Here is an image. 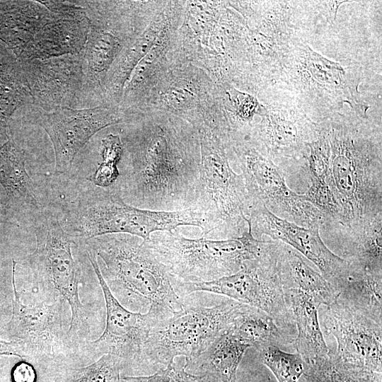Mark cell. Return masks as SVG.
Returning a JSON list of instances; mask_svg holds the SVG:
<instances>
[{
  "label": "cell",
  "mask_w": 382,
  "mask_h": 382,
  "mask_svg": "<svg viewBox=\"0 0 382 382\" xmlns=\"http://www.w3.org/2000/svg\"><path fill=\"white\" fill-rule=\"evenodd\" d=\"M120 138L127 160L112 187L126 203L158 212L195 208L201 156L194 128L168 119L149 120L129 125Z\"/></svg>",
  "instance_id": "obj_1"
},
{
  "label": "cell",
  "mask_w": 382,
  "mask_h": 382,
  "mask_svg": "<svg viewBox=\"0 0 382 382\" xmlns=\"http://www.w3.org/2000/svg\"><path fill=\"white\" fill-rule=\"evenodd\" d=\"M103 262L100 270L111 292L125 308L146 311L151 306L174 313L183 306L175 291L179 282L140 238L115 233L85 241Z\"/></svg>",
  "instance_id": "obj_2"
},
{
  "label": "cell",
  "mask_w": 382,
  "mask_h": 382,
  "mask_svg": "<svg viewBox=\"0 0 382 382\" xmlns=\"http://www.w3.org/2000/svg\"><path fill=\"white\" fill-rule=\"evenodd\" d=\"M70 219L74 236L83 241L115 233L146 241L154 232L171 231L181 226L200 228L204 238L210 231L207 217L197 208L177 212L142 209L126 203L113 187L95 185L80 193Z\"/></svg>",
  "instance_id": "obj_3"
},
{
  "label": "cell",
  "mask_w": 382,
  "mask_h": 382,
  "mask_svg": "<svg viewBox=\"0 0 382 382\" xmlns=\"http://www.w3.org/2000/svg\"><path fill=\"white\" fill-rule=\"evenodd\" d=\"M35 250L28 261L46 302L62 301L71 308L68 334L74 342L88 332V312L79 297L81 268L72 253L75 237L63 228L57 215L41 209L35 215Z\"/></svg>",
  "instance_id": "obj_4"
},
{
  "label": "cell",
  "mask_w": 382,
  "mask_h": 382,
  "mask_svg": "<svg viewBox=\"0 0 382 382\" xmlns=\"http://www.w3.org/2000/svg\"><path fill=\"white\" fill-rule=\"evenodd\" d=\"M263 241L255 238L249 227L241 237L224 240L187 238L177 228L154 232L143 241L183 283L210 282L235 274L245 261L260 255Z\"/></svg>",
  "instance_id": "obj_5"
},
{
  "label": "cell",
  "mask_w": 382,
  "mask_h": 382,
  "mask_svg": "<svg viewBox=\"0 0 382 382\" xmlns=\"http://www.w3.org/2000/svg\"><path fill=\"white\" fill-rule=\"evenodd\" d=\"M200 147V178L195 208L207 219L208 237H241L248 230L251 207L243 175L231 168L226 156L221 132L198 130Z\"/></svg>",
  "instance_id": "obj_6"
},
{
  "label": "cell",
  "mask_w": 382,
  "mask_h": 382,
  "mask_svg": "<svg viewBox=\"0 0 382 382\" xmlns=\"http://www.w3.org/2000/svg\"><path fill=\"white\" fill-rule=\"evenodd\" d=\"M240 303L232 299L204 307L185 301L176 312L161 318L151 329L139 364L154 371L166 368L173 359L190 361L216 338L228 331Z\"/></svg>",
  "instance_id": "obj_7"
},
{
  "label": "cell",
  "mask_w": 382,
  "mask_h": 382,
  "mask_svg": "<svg viewBox=\"0 0 382 382\" xmlns=\"http://www.w3.org/2000/svg\"><path fill=\"white\" fill-rule=\"evenodd\" d=\"M78 1L86 11L89 25L82 51L87 108L103 105V86L110 68L141 33L137 2Z\"/></svg>",
  "instance_id": "obj_8"
},
{
  "label": "cell",
  "mask_w": 382,
  "mask_h": 382,
  "mask_svg": "<svg viewBox=\"0 0 382 382\" xmlns=\"http://www.w3.org/2000/svg\"><path fill=\"white\" fill-rule=\"evenodd\" d=\"M326 183L338 207L337 221L363 229L382 210L381 160L360 153L352 140L335 137Z\"/></svg>",
  "instance_id": "obj_9"
},
{
  "label": "cell",
  "mask_w": 382,
  "mask_h": 382,
  "mask_svg": "<svg viewBox=\"0 0 382 382\" xmlns=\"http://www.w3.org/2000/svg\"><path fill=\"white\" fill-rule=\"evenodd\" d=\"M174 288L183 297L198 291L224 295L230 299L259 308L283 328L294 322L287 308L280 277L277 244L264 241L260 255L244 262L233 274L216 280L177 282Z\"/></svg>",
  "instance_id": "obj_10"
},
{
  "label": "cell",
  "mask_w": 382,
  "mask_h": 382,
  "mask_svg": "<svg viewBox=\"0 0 382 382\" xmlns=\"http://www.w3.org/2000/svg\"><path fill=\"white\" fill-rule=\"evenodd\" d=\"M126 120L119 106L106 105L50 111L31 105L24 116L25 123L40 126L49 136L55 154V173L58 174L71 169L78 153L94 134Z\"/></svg>",
  "instance_id": "obj_11"
},
{
  "label": "cell",
  "mask_w": 382,
  "mask_h": 382,
  "mask_svg": "<svg viewBox=\"0 0 382 382\" xmlns=\"http://www.w3.org/2000/svg\"><path fill=\"white\" fill-rule=\"evenodd\" d=\"M86 251L103 291L106 307L105 330L90 345L98 354H110L120 358L122 366L125 364H139L151 329L161 318L170 313L152 306L144 313L132 312L123 306L106 284L95 253L88 248Z\"/></svg>",
  "instance_id": "obj_12"
},
{
  "label": "cell",
  "mask_w": 382,
  "mask_h": 382,
  "mask_svg": "<svg viewBox=\"0 0 382 382\" xmlns=\"http://www.w3.org/2000/svg\"><path fill=\"white\" fill-rule=\"evenodd\" d=\"M323 334L337 342L342 361L373 374L382 372V325L339 301L323 306L318 316Z\"/></svg>",
  "instance_id": "obj_13"
},
{
  "label": "cell",
  "mask_w": 382,
  "mask_h": 382,
  "mask_svg": "<svg viewBox=\"0 0 382 382\" xmlns=\"http://www.w3.org/2000/svg\"><path fill=\"white\" fill-rule=\"evenodd\" d=\"M16 262L12 261L11 317L6 325L10 340L20 342L26 356L48 355L64 352L74 343L68 334L64 317L66 302H42L35 306L23 303L15 280Z\"/></svg>",
  "instance_id": "obj_14"
},
{
  "label": "cell",
  "mask_w": 382,
  "mask_h": 382,
  "mask_svg": "<svg viewBox=\"0 0 382 382\" xmlns=\"http://www.w3.org/2000/svg\"><path fill=\"white\" fill-rule=\"evenodd\" d=\"M20 62L31 96V105L45 111L86 108L82 52Z\"/></svg>",
  "instance_id": "obj_15"
},
{
  "label": "cell",
  "mask_w": 382,
  "mask_h": 382,
  "mask_svg": "<svg viewBox=\"0 0 382 382\" xmlns=\"http://www.w3.org/2000/svg\"><path fill=\"white\" fill-rule=\"evenodd\" d=\"M241 167L249 197L273 214L288 216L294 224L306 228L319 227L325 216L303 194L291 190L277 166L253 151H245Z\"/></svg>",
  "instance_id": "obj_16"
},
{
  "label": "cell",
  "mask_w": 382,
  "mask_h": 382,
  "mask_svg": "<svg viewBox=\"0 0 382 382\" xmlns=\"http://www.w3.org/2000/svg\"><path fill=\"white\" fill-rule=\"evenodd\" d=\"M248 225L255 238L259 240L265 234L296 249L318 267L332 286L348 269L349 261L333 253L325 245L319 227L297 225L274 214L259 202L251 204Z\"/></svg>",
  "instance_id": "obj_17"
},
{
  "label": "cell",
  "mask_w": 382,
  "mask_h": 382,
  "mask_svg": "<svg viewBox=\"0 0 382 382\" xmlns=\"http://www.w3.org/2000/svg\"><path fill=\"white\" fill-rule=\"evenodd\" d=\"M43 2L50 11V18L19 61L76 54L84 49L89 29L84 8L78 1Z\"/></svg>",
  "instance_id": "obj_18"
},
{
  "label": "cell",
  "mask_w": 382,
  "mask_h": 382,
  "mask_svg": "<svg viewBox=\"0 0 382 382\" xmlns=\"http://www.w3.org/2000/svg\"><path fill=\"white\" fill-rule=\"evenodd\" d=\"M50 16L43 1H0V41L18 59Z\"/></svg>",
  "instance_id": "obj_19"
},
{
  "label": "cell",
  "mask_w": 382,
  "mask_h": 382,
  "mask_svg": "<svg viewBox=\"0 0 382 382\" xmlns=\"http://www.w3.org/2000/svg\"><path fill=\"white\" fill-rule=\"evenodd\" d=\"M381 278L349 260L347 271L332 287L337 301L382 325Z\"/></svg>",
  "instance_id": "obj_20"
},
{
  "label": "cell",
  "mask_w": 382,
  "mask_h": 382,
  "mask_svg": "<svg viewBox=\"0 0 382 382\" xmlns=\"http://www.w3.org/2000/svg\"><path fill=\"white\" fill-rule=\"evenodd\" d=\"M288 309L296 326L294 346L298 353L308 362L328 354V347L318 318L320 305L311 296L295 289H283Z\"/></svg>",
  "instance_id": "obj_21"
},
{
  "label": "cell",
  "mask_w": 382,
  "mask_h": 382,
  "mask_svg": "<svg viewBox=\"0 0 382 382\" xmlns=\"http://www.w3.org/2000/svg\"><path fill=\"white\" fill-rule=\"evenodd\" d=\"M278 261L283 289H295L312 296L320 306L337 301V294L303 257L286 245H277Z\"/></svg>",
  "instance_id": "obj_22"
},
{
  "label": "cell",
  "mask_w": 382,
  "mask_h": 382,
  "mask_svg": "<svg viewBox=\"0 0 382 382\" xmlns=\"http://www.w3.org/2000/svg\"><path fill=\"white\" fill-rule=\"evenodd\" d=\"M164 25L157 16L128 47L122 50L106 77L103 86V105L119 106L122 93L133 70L154 45Z\"/></svg>",
  "instance_id": "obj_23"
},
{
  "label": "cell",
  "mask_w": 382,
  "mask_h": 382,
  "mask_svg": "<svg viewBox=\"0 0 382 382\" xmlns=\"http://www.w3.org/2000/svg\"><path fill=\"white\" fill-rule=\"evenodd\" d=\"M251 347L229 332L216 338L197 357L187 361L186 370L196 375H210L220 382H236L242 359Z\"/></svg>",
  "instance_id": "obj_24"
},
{
  "label": "cell",
  "mask_w": 382,
  "mask_h": 382,
  "mask_svg": "<svg viewBox=\"0 0 382 382\" xmlns=\"http://www.w3.org/2000/svg\"><path fill=\"white\" fill-rule=\"evenodd\" d=\"M25 153L8 137L0 146V184L11 204L35 211L41 210L35 194L34 183L25 168Z\"/></svg>",
  "instance_id": "obj_25"
},
{
  "label": "cell",
  "mask_w": 382,
  "mask_h": 382,
  "mask_svg": "<svg viewBox=\"0 0 382 382\" xmlns=\"http://www.w3.org/2000/svg\"><path fill=\"white\" fill-rule=\"evenodd\" d=\"M30 104L31 96L21 62L0 41V138H8L7 127L14 112Z\"/></svg>",
  "instance_id": "obj_26"
},
{
  "label": "cell",
  "mask_w": 382,
  "mask_h": 382,
  "mask_svg": "<svg viewBox=\"0 0 382 382\" xmlns=\"http://www.w3.org/2000/svg\"><path fill=\"white\" fill-rule=\"evenodd\" d=\"M228 332L257 350L265 346L279 347L291 342L284 336L283 329L270 315L241 303Z\"/></svg>",
  "instance_id": "obj_27"
},
{
  "label": "cell",
  "mask_w": 382,
  "mask_h": 382,
  "mask_svg": "<svg viewBox=\"0 0 382 382\" xmlns=\"http://www.w3.org/2000/svg\"><path fill=\"white\" fill-rule=\"evenodd\" d=\"M303 376L306 382H375L381 379V374H373L348 364L331 350L323 357L305 362Z\"/></svg>",
  "instance_id": "obj_28"
},
{
  "label": "cell",
  "mask_w": 382,
  "mask_h": 382,
  "mask_svg": "<svg viewBox=\"0 0 382 382\" xmlns=\"http://www.w3.org/2000/svg\"><path fill=\"white\" fill-rule=\"evenodd\" d=\"M381 218V214L378 215L360 231L352 260L366 270L379 275H382Z\"/></svg>",
  "instance_id": "obj_29"
},
{
  "label": "cell",
  "mask_w": 382,
  "mask_h": 382,
  "mask_svg": "<svg viewBox=\"0 0 382 382\" xmlns=\"http://www.w3.org/2000/svg\"><path fill=\"white\" fill-rule=\"evenodd\" d=\"M261 361L278 382H298L305 371V361L298 354L285 352L277 346L269 345L257 350Z\"/></svg>",
  "instance_id": "obj_30"
},
{
  "label": "cell",
  "mask_w": 382,
  "mask_h": 382,
  "mask_svg": "<svg viewBox=\"0 0 382 382\" xmlns=\"http://www.w3.org/2000/svg\"><path fill=\"white\" fill-rule=\"evenodd\" d=\"M187 359L184 357L173 359L166 368L144 376H124L121 382H219L216 378L204 374L195 375L186 371Z\"/></svg>",
  "instance_id": "obj_31"
},
{
  "label": "cell",
  "mask_w": 382,
  "mask_h": 382,
  "mask_svg": "<svg viewBox=\"0 0 382 382\" xmlns=\"http://www.w3.org/2000/svg\"><path fill=\"white\" fill-rule=\"evenodd\" d=\"M122 367L120 358L103 354L93 364L76 370L73 382H121Z\"/></svg>",
  "instance_id": "obj_32"
},
{
  "label": "cell",
  "mask_w": 382,
  "mask_h": 382,
  "mask_svg": "<svg viewBox=\"0 0 382 382\" xmlns=\"http://www.w3.org/2000/svg\"><path fill=\"white\" fill-rule=\"evenodd\" d=\"M197 90L192 82L184 79H175L163 91V97L167 105L175 111L188 117V112L199 103Z\"/></svg>",
  "instance_id": "obj_33"
},
{
  "label": "cell",
  "mask_w": 382,
  "mask_h": 382,
  "mask_svg": "<svg viewBox=\"0 0 382 382\" xmlns=\"http://www.w3.org/2000/svg\"><path fill=\"white\" fill-rule=\"evenodd\" d=\"M268 134L277 147L295 144L298 136L297 129L293 123L279 120L272 121L269 126Z\"/></svg>",
  "instance_id": "obj_34"
},
{
  "label": "cell",
  "mask_w": 382,
  "mask_h": 382,
  "mask_svg": "<svg viewBox=\"0 0 382 382\" xmlns=\"http://www.w3.org/2000/svg\"><path fill=\"white\" fill-rule=\"evenodd\" d=\"M119 176L117 163L102 161L95 172L87 180L95 186L108 188L116 183Z\"/></svg>",
  "instance_id": "obj_35"
},
{
  "label": "cell",
  "mask_w": 382,
  "mask_h": 382,
  "mask_svg": "<svg viewBox=\"0 0 382 382\" xmlns=\"http://www.w3.org/2000/svg\"><path fill=\"white\" fill-rule=\"evenodd\" d=\"M11 377L13 382H35L36 372L27 361H21L12 369Z\"/></svg>",
  "instance_id": "obj_36"
},
{
  "label": "cell",
  "mask_w": 382,
  "mask_h": 382,
  "mask_svg": "<svg viewBox=\"0 0 382 382\" xmlns=\"http://www.w3.org/2000/svg\"><path fill=\"white\" fill-rule=\"evenodd\" d=\"M4 357H27L24 347L20 342L0 338V359Z\"/></svg>",
  "instance_id": "obj_37"
},
{
  "label": "cell",
  "mask_w": 382,
  "mask_h": 382,
  "mask_svg": "<svg viewBox=\"0 0 382 382\" xmlns=\"http://www.w3.org/2000/svg\"><path fill=\"white\" fill-rule=\"evenodd\" d=\"M8 301L5 295L0 292V319L3 315H6V311L8 309Z\"/></svg>",
  "instance_id": "obj_38"
},
{
  "label": "cell",
  "mask_w": 382,
  "mask_h": 382,
  "mask_svg": "<svg viewBox=\"0 0 382 382\" xmlns=\"http://www.w3.org/2000/svg\"><path fill=\"white\" fill-rule=\"evenodd\" d=\"M4 212L3 210H0V223L4 221Z\"/></svg>",
  "instance_id": "obj_39"
},
{
  "label": "cell",
  "mask_w": 382,
  "mask_h": 382,
  "mask_svg": "<svg viewBox=\"0 0 382 382\" xmlns=\"http://www.w3.org/2000/svg\"><path fill=\"white\" fill-rule=\"evenodd\" d=\"M379 382H381V381H379Z\"/></svg>",
  "instance_id": "obj_40"
}]
</instances>
